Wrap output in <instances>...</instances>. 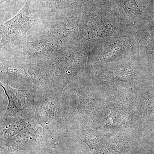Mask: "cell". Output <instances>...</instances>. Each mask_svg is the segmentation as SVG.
I'll list each match as a JSON object with an SVG mask.
<instances>
[{
	"label": "cell",
	"mask_w": 154,
	"mask_h": 154,
	"mask_svg": "<svg viewBox=\"0 0 154 154\" xmlns=\"http://www.w3.org/2000/svg\"><path fill=\"white\" fill-rule=\"evenodd\" d=\"M34 122L41 127L48 144L67 135L59 92L51 91L44 94L34 110Z\"/></svg>",
	"instance_id": "cell-1"
},
{
	"label": "cell",
	"mask_w": 154,
	"mask_h": 154,
	"mask_svg": "<svg viewBox=\"0 0 154 154\" xmlns=\"http://www.w3.org/2000/svg\"><path fill=\"white\" fill-rule=\"evenodd\" d=\"M0 85L8 100L4 116H16L19 112L26 109H33L34 110L41 97L47 93L35 90L17 89L1 82Z\"/></svg>",
	"instance_id": "cell-2"
},
{
	"label": "cell",
	"mask_w": 154,
	"mask_h": 154,
	"mask_svg": "<svg viewBox=\"0 0 154 154\" xmlns=\"http://www.w3.org/2000/svg\"><path fill=\"white\" fill-rule=\"evenodd\" d=\"M47 143L41 127L36 123L22 131L4 144L11 152L29 150Z\"/></svg>",
	"instance_id": "cell-3"
},
{
	"label": "cell",
	"mask_w": 154,
	"mask_h": 154,
	"mask_svg": "<svg viewBox=\"0 0 154 154\" xmlns=\"http://www.w3.org/2000/svg\"><path fill=\"white\" fill-rule=\"evenodd\" d=\"M29 3H26L15 17L4 23L2 30V46L25 37L32 24L29 16Z\"/></svg>",
	"instance_id": "cell-4"
},
{
	"label": "cell",
	"mask_w": 154,
	"mask_h": 154,
	"mask_svg": "<svg viewBox=\"0 0 154 154\" xmlns=\"http://www.w3.org/2000/svg\"><path fill=\"white\" fill-rule=\"evenodd\" d=\"M35 123L33 117L4 116L1 120V143L5 144L16 135Z\"/></svg>",
	"instance_id": "cell-5"
},
{
	"label": "cell",
	"mask_w": 154,
	"mask_h": 154,
	"mask_svg": "<svg viewBox=\"0 0 154 154\" xmlns=\"http://www.w3.org/2000/svg\"><path fill=\"white\" fill-rule=\"evenodd\" d=\"M126 8L134 14H139L140 12L135 0H121Z\"/></svg>",
	"instance_id": "cell-6"
},
{
	"label": "cell",
	"mask_w": 154,
	"mask_h": 154,
	"mask_svg": "<svg viewBox=\"0 0 154 154\" xmlns=\"http://www.w3.org/2000/svg\"><path fill=\"white\" fill-rule=\"evenodd\" d=\"M5 1V0H1V3L3 2L4 1Z\"/></svg>",
	"instance_id": "cell-7"
}]
</instances>
